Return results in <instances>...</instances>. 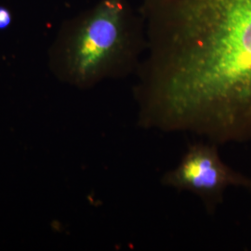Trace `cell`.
<instances>
[{
    "mask_svg": "<svg viewBox=\"0 0 251 251\" xmlns=\"http://www.w3.org/2000/svg\"><path fill=\"white\" fill-rule=\"evenodd\" d=\"M13 15L10 11V9L6 7L0 5V31L7 30L12 25Z\"/></svg>",
    "mask_w": 251,
    "mask_h": 251,
    "instance_id": "4",
    "label": "cell"
},
{
    "mask_svg": "<svg viewBox=\"0 0 251 251\" xmlns=\"http://www.w3.org/2000/svg\"><path fill=\"white\" fill-rule=\"evenodd\" d=\"M144 51L141 25L125 0H100L59 32L49 52L54 76L76 90L136 72Z\"/></svg>",
    "mask_w": 251,
    "mask_h": 251,
    "instance_id": "2",
    "label": "cell"
},
{
    "mask_svg": "<svg viewBox=\"0 0 251 251\" xmlns=\"http://www.w3.org/2000/svg\"><path fill=\"white\" fill-rule=\"evenodd\" d=\"M162 47L184 107L226 142H251V0H166Z\"/></svg>",
    "mask_w": 251,
    "mask_h": 251,
    "instance_id": "1",
    "label": "cell"
},
{
    "mask_svg": "<svg viewBox=\"0 0 251 251\" xmlns=\"http://www.w3.org/2000/svg\"><path fill=\"white\" fill-rule=\"evenodd\" d=\"M218 144L201 140L188 144L179 163L162 175L160 182L196 196L209 215L215 214L231 187L251 191V178L233 170L222 158Z\"/></svg>",
    "mask_w": 251,
    "mask_h": 251,
    "instance_id": "3",
    "label": "cell"
}]
</instances>
